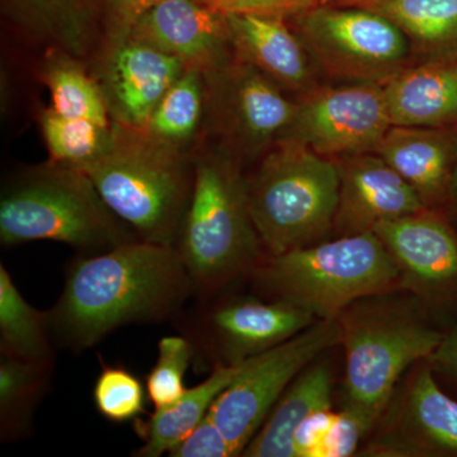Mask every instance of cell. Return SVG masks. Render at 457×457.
<instances>
[{
  "mask_svg": "<svg viewBox=\"0 0 457 457\" xmlns=\"http://www.w3.org/2000/svg\"><path fill=\"white\" fill-rule=\"evenodd\" d=\"M191 294L176 246L131 240L69 266L51 333L71 350H88L119 328L164 320Z\"/></svg>",
  "mask_w": 457,
  "mask_h": 457,
  "instance_id": "obj_1",
  "label": "cell"
},
{
  "mask_svg": "<svg viewBox=\"0 0 457 457\" xmlns=\"http://www.w3.org/2000/svg\"><path fill=\"white\" fill-rule=\"evenodd\" d=\"M262 248L242 164L221 146L204 147L195 155L194 188L176 243L192 294L212 296L257 269Z\"/></svg>",
  "mask_w": 457,
  "mask_h": 457,
  "instance_id": "obj_2",
  "label": "cell"
},
{
  "mask_svg": "<svg viewBox=\"0 0 457 457\" xmlns=\"http://www.w3.org/2000/svg\"><path fill=\"white\" fill-rule=\"evenodd\" d=\"M139 237L120 220L80 168L55 162L17 173L0 197V242L62 243L97 254Z\"/></svg>",
  "mask_w": 457,
  "mask_h": 457,
  "instance_id": "obj_3",
  "label": "cell"
},
{
  "mask_svg": "<svg viewBox=\"0 0 457 457\" xmlns=\"http://www.w3.org/2000/svg\"><path fill=\"white\" fill-rule=\"evenodd\" d=\"M114 125V123H113ZM106 155L82 168L110 207L140 240L176 246L195 179V155L114 125Z\"/></svg>",
  "mask_w": 457,
  "mask_h": 457,
  "instance_id": "obj_4",
  "label": "cell"
},
{
  "mask_svg": "<svg viewBox=\"0 0 457 457\" xmlns=\"http://www.w3.org/2000/svg\"><path fill=\"white\" fill-rule=\"evenodd\" d=\"M254 275L276 300L305 309L319 320L338 319L352 303L389 293L404 279L374 231L267 255Z\"/></svg>",
  "mask_w": 457,
  "mask_h": 457,
  "instance_id": "obj_5",
  "label": "cell"
},
{
  "mask_svg": "<svg viewBox=\"0 0 457 457\" xmlns=\"http://www.w3.org/2000/svg\"><path fill=\"white\" fill-rule=\"evenodd\" d=\"M245 182L249 212L267 255L315 245L335 228L338 167L311 147L279 141Z\"/></svg>",
  "mask_w": 457,
  "mask_h": 457,
  "instance_id": "obj_6",
  "label": "cell"
},
{
  "mask_svg": "<svg viewBox=\"0 0 457 457\" xmlns=\"http://www.w3.org/2000/svg\"><path fill=\"white\" fill-rule=\"evenodd\" d=\"M288 22L321 77L335 83L384 84L416 64L407 36L370 9L330 0Z\"/></svg>",
  "mask_w": 457,
  "mask_h": 457,
  "instance_id": "obj_7",
  "label": "cell"
},
{
  "mask_svg": "<svg viewBox=\"0 0 457 457\" xmlns=\"http://www.w3.org/2000/svg\"><path fill=\"white\" fill-rule=\"evenodd\" d=\"M338 321L345 350V409L371 428L403 372L428 360L444 337L403 312L378 309Z\"/></svg>",
  "mask_w": 457,
  "mask_h": 457,
  "instance_id": "obj_8",
  "label": "cell"
},
{
  "mask_svg": "<svg viewBox=\"0 0 457 457\" xmlns=\"http://www.w3.org/2000/svg\"><path fill=\"white\" fill-rule=\"evenodd\" d=\"M204 77L206 126L240 164L260 161L284 139L296 113V98L234 54Z\"/></svg>",
  "mask_w": 457,
  "mask_h": 457,
  "instance_id": "obj_9",
  "label": "cell"
},
{
  "mask_svg": "<svg viewBox=\"0 0 457 457\" xmlns=\"http://www.w3.org/2000/svg\"><path fill=\"white\" fill-rule=\"evenodd\" d=\"M337 343H341L338 319L318 320L293 338L245 360L209 411L237 456L245 453L295 378Z\"/></svg>",
  "mask_w": 457,
  "mask_h": 457,
  "instance_id": "obj_10",
  "label": "cell"
},
{
  "mask_svg": "<svg viewBox=\"0 0 457 457\" xmlns=\"http://www.w3.org/2000/svg\"><path fill=\"white\" fill-rule=\"evenodd\" d=\"M296 102L282 140L297 141L326 158L374 152L392 126L383 84H320Z\"/></svg>",
  "mask_w": 457,
  "mask_h": 457,
  "instance_id": "obj_11",
  "label": "cell"
},
{
  "mask_svg": "<svg viewBox=\"0 0 457 457\" xmlns=\"http://www.w3.org/2000/svg\"><path fill=\"white\" fill-rule=\"evenodd\" d=\"M185 71L179 59L129 31L106 33L93 74L101 86L111 121L143 131L159 101Z\"/></svg>",
  "mask_w": 457,
  "mask_h": 457,
  "instance_id": "obj_12",
  "label": "cell"
},
{
  "mask_svg": "<svg viewBox=\"0 0 457 457\" xmlns=\"http://www.w3.org/2000/svg\"><path fill=\"white\" fill-rule=\"evenodd\" d=\"M338 167V237L374 231L385 221L425 212L413 188L375 152L333 159Z\"/></svg>",
  "mask_w": 457,
  "mask_h": 457,
  "instance_id": "obj_13",
  "label": "cell"
},
{
  "mask_svg": "<svg viewBox=\"0 0 457 457\" xmlns=\"http://www.w3.org/2000/svg\"><path fill=\"white\" fill-rule=\"evenodd\" d=\"M131 32L186 68L204 73L234 54L227 14L209 0H161L137 21Z\"/></svg>",
  "mask_w": 457,
  "mask_h": 457,
  "instance_id": "obj_14",
  "label": "cell"
},
{
  "mask_svg": "<svg viewBox=\"0 0 457 457\" xmlns=\"http://www.w3.org/2000/svg\"><path fill=\"white\" fill-rule=\"evenodd\" d=\"M234 55L254 66L295 98L321 83V74L302 37L276 14H227Z\"/></svg>",
  "mask_w": 457,
  "mask_h": 457,
  "instance_id": "obj_15",
  "label": "cell"
},
{
  "mask_svg": "<svg viewBox=\"0 0 457 457\" xmlns=\"http://www.w3.org/2000/svg\"><path fill=\"white\" fill-rule=\"evenodd\" d=\"M317 318L285 300H239L216 306L206 319L207 335L225 363H239L293 338Z\"/></svg>",
  "mask_w": 457,
  "mask_h": 457,
  "instance_id": "obj_16",
  "label": "cell"
},
{
  "mask_svg": "<svg viewBox=\"0 0 457 457\" xmlns=\"http://www.w3.org/2000/svg\"><path fill=\"white\" fill-rule=\"evenodd\" d=\"M374 233L398 263L403 278L438 287L457 278L456 237L427 210L385 221Z\"/></svg>",
  "mask_w": 457,
  "mask_h": 457,
  "instance_id": "obj_17",
  "label": "cell"
},
{
  "mask_svg": "<svg viewBox=\"0 0 457 457\" xmlns=\"http://www.w3.org/2000/svg\"><path fill=\"white\" fill-rule=\"evenodd\" d=\"M383 86L393 126L447 128L457 121V60L418 62Z\"/></svg>",
  "mask_w": 457,
  "mask_h": 457,
  "instance_id": "obj_18",
  "label": "cell"
},
{
  "mask_svg": "<svg viewBox=\"0 0 457 457\" xmlns=\"http://www.w3.org/2000/svg\"><path fill=\"white\" fill-rule=\"evenodd\" d=\"M427 204L440 200L450 179L453 144L446 128L390 126L374 150Z\"/></svg>",
  "mask_w": 457,
  "mask_h": 457,
  "instance_id": "obj_19",
  "label": "cell"
},
{
  "mask_svg": "<svg viewBox=\"0 0 457 457\" xmlns=\"http://www.w3.org/2000/svg\"><path fill=\"white\" fill-rule=\"evenodd\" d=\"M370 9L407 36L418 62L457 60V0H333Z\"/></svg>",
  "mask_w": 457,
  "mask_h": 457,
  "instance_id": "obj_20",
  "label": "cell"
},
{
  "mask_svg": "<svg viewBox=\"0 0 457 457\" xmlns=\"http://www.w3.org/2000/svg\"><path fill=\"white\" fill-rule=\"evenodd\" d=\"M332 408V376L324 365L308 366L291 383L266 422L242 453L251 457H294V437L306 418Z\"/></svg>",
  "mask_w": 457,
  "mask_h": 457,
  "instance_id": "obj_21",
  "label": "cell"
},
{
  "mask_svg": "<svg viewBox=\"0 0 457 457\" xmlns=\"http://www.w3.org/2000/svg\"><path fill=\"white\" fill-rule=\"evenodd\" d=\"M5 13L47 47L82 57L92 47L99 0H3Z\"/></svg>",
  "mask_w": 457,
  "mask_h": 457,
  "instance_id": "obj_22",
  "label": "cell"
},
{
  "mask_svg": "<svg viewBox=\"0 0 457 457\" xmlns=\"http://www.w3.org/2000/svg\"><path fill=\"white\" fill-rule=\"evenodd\" d=\"M243 363L245 361L234 365L215 363L206 380L186 390L179 399L167 407L155 409L149 420L140 423L137 428L144 444L134 455L159 457L170 453L209 414L213 402L233 383Z\"/></svg>",
  "mask_w": 457,
  "mask_h": 457,
  "instance_id": "obj_23",
  "label": "cell"
},
{
  "mask_svg": "<svg viewBox=\"0 0 457 457\" xmlns=\"http://www.w3.org/2000/svg\"><path fill=\"white\" fill-rule=\"evenodd\" d=\"M206 120L204 71L186 68L159 101L143 132L162 145L192 154Z\"/></svg>",
  "mask_w": 457,
  "mask_h": 457,
  "instance_id": "obj_24",
  "label": "cell"
},
{
  "mask_svg": "<svg viewBox=\"0 0 457 457\" xmlns=\"http://www.w3.org/2000/svg\"><path fill=\"white\" fill-rule=\"evenodd\" d=\"M40 77L49 89L55 112L69 119L112 125L97 78L87 71L80 57L59 47H47Z\"/></svg>",
  "mask_w": 457,
  "mask_h": 457,
  "instance_id": "obj_25",
  "label": "cell"
},
{
  "mask_svg": "<svg viewBox=\"0 0 457 457\" xmlns=\"http://www.w3.org/2000/svg\"><path fill=\"white\" fill-rule=\"evenodd\" d=\"M49 312L26 302L4 264H0V351L2 356L54 363Z\"/></svg>",
  "mask_w": 457,
  "mask_h": 457,
  "instance_id": "obj_26",
  "label": "cell"
},
{
  "mask_svg": "<svg viewBox=\"0 0 457 457\" xmlns=\"http://www.w3.org/2000/svg\"><path fill=\"white\" fill-rule=\"evenodd\" d=\"M54 363L2 356L0 362V435L3 442L25 437L33 413L46 394Z\"/></svg>",
  "mask_w": 457,
  "mask_h": 457,
  "instance_id": "obj_27",
  "label": "cell"
},
{
  "mask_svg": "<svg viewBox=\"0 0 457 457\" xmlns=\"http://www.w3.org/2000/svg\"><path fill=\"white\" fill-rule=\"evenodd\" d=\"M40 128L50 161L80 170L106 155L116 137L113 123L69 119L51 107L42 111Z\"/></svg>",
  "mask_w": 457,
  "mask_h": 457,
  "instance_id": "obj_28",
  "label": "cell"
},
{
  "mask_svg": "<svg viewBox=\"0 0 457 457\" xmlns=\"http://www.w3.org/2000/svg\"><path fill=\"white\" fill-rule=\"evenodd\" d=\"M408 417L423 440L457 453V402L442 392L429 370L420 371L411 385Z\"/></svg>",
  "mask_w": 457,
  "mask_h": 457,
  "instance_id": "obj_29",
  "label": "cell"
},
{
  "mask_svg": "<svg viewBox=\"0 0 457 457\" xmlns=\"http://www.w3.org/2000/svg\"><path fill=\"white\" fill-rule=\"evenodd\" d=\"M194 345L179 336L163 337L158 359L146 376V390L155 409L167 407L186 393L185 375L194 357Z\"/></svg>",
  "mask_w": 457,
  "mask_h": 457,
  "instance_id": "obj_30",
  "label": "cell"
},
{
  "mask_svg": "<svg viewBox=\"0 0 457 457\" xmlns=\"http://www.w3.org/2000/svg\"><path fill=\"white\" fill-rule=\"evenodd\" d=\"M96 408L113 423L137 420L145 411V390L139 378L122 368L104 366L93 389Z\"/></svg>",
  "mask_w": 457,
  "mask_h": 457,
  "instance_id": "obj_31",
  "label": "cell"
},
{
  "mask_svg": "<svg viewBox=\"0 0 457 457\" xmlns=\"http://www.w3.org/2000/svg\"><path fill=\"white\" fill-rule=\"evenodd\" d=\"M170 457H231L237 456L230 442L213 422L210 414L198 423L182 441L168 453Z\"/></svg>",
  "mask_w": 457,
  "mask_h": 457,
  "instance_id": "obj_32",
  "label": "cell"
},
{
  "mask_svg": "<svg viewBox=\"0 0 457 457\" xmlns=\"http://www.w3.org/2000/svg\"><path fill=\"white\" fill-rule=\"evenodd\" d=\"M369 429L356 414L347 409L336 413L332 426L319 447L317 457L351 456L359 446L363 433Z\"/></svg>",
  "mask_w": 457,
  "mask_h": 457,
  "instance_id": "obj_33",
  "label": "cell"
},
{
  "mask_svg": "<svg viewBox=\"0 0 457 457\" xmlns=\"http://www.w3.org/2000/svg\"><path fill=\"white\" fill-rule=\"evenodd\" d=\"M225 14L263 13L291 18L330 0H209Z\"/></svg>",
  "mask_w": 457,
  "mask_h": 457,
  "instance_id": "obj_34",
  "label": "cell"
},
{
  "mask_svg": "<svg viewBox=\"0 0 457 457\" xmlns=\"http://www.w3.org/2000/svg\"><path fill=\"white\" fill-rule=\"evenodd\" d=\"M161 0H99L106 33L131 31L137 21Z\"/></svg>",
  "mask_w": 457,
  "mask_h": 457,
  "instance_id": "obj_35",
  "label": "cell"
},
{
  "mask_svg": "<svg viewBox=\"0 0 457 457\" xmlns=\"http://www.w3.org/2000/svg\"><path fill=\"white\" fill-rule=\"evenodd\" d=\"M335 411L321 409L306 418L294 437V457H317L319 447L335 420Z\"/></svg>",
  "mask_w": 457,
  "mask_h": 457,
  "instance_id": "obj_36",
  "label": "cell"
},
{
  "mask_svg": "<svg viewBox=\"0 0 457 457\" xmlns=\"http://www.w3.org/2000/svg\"><path fill=\"white\" fill-rule=\"evenodd\" d=\"M428 361L457 378V329L450 336L444 337L441 345Z\"/></svg>",
  "mask_w": 457,
  "mask_h": 457,
  "instance_id": "obj_37",
  "label": "cell"
},
{
  "mask_svg": "<svg viewBox=\"0 0 457 457\" xmlns=\"http://www.w3.org/2000/svg\"><path fill=\"white\" fill-rule=\"evenodd\" d=\"M453 180H455V186L457 188V143H456V165H455V173H453Z\"/></svg>",
  "mask_w": 457,
  "mask_h": 457,
  "instance_id": "obj_38",
  "label": "cell"
}]
</instances>
